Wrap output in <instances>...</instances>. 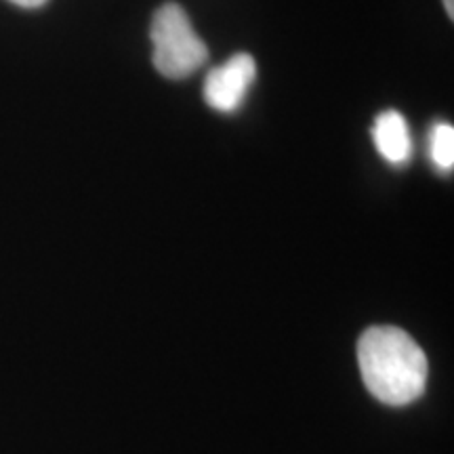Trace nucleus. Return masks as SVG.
<instances>
[{
  "label": "nucleus",
  "mask_w": 454,
  "mask_h": 454,
  "mask_svg": "<svg viewBox=\"0 0 454 454\" xmlns=\"http://www.w3.org/2000/svg\"><path fill=\"white\" fill-rule=\"evenodd\" d=\"M357 364L366 389L387 406L417 402L427 387V356L397 326H371L357 340Z\"/></svg>",
  "instance_id": "f257e3e1"
},
{
  "label": "nucleus",
  "mask_w": 454,
  "mask_h": 454,
  "mask_svg": "<svg viewBox=\"0 0 454 454\" xmlns=\"http://www.w3.org/2000/svg\"><path fill=\"white\" fill-rule=\"evenodd\" d=\"M150 38L154 44V67L170 81L192 76L207 64L208 47L192 27L184 7L175 3L162 4L152 20Z\"/></svg>",
  "instance_id": "f03ea898"
},
{
  "label": "nucleus",
  "mask_w": 454,
  "mask_h": 454,
  "mask_svg": "<svg viewBox=\"0 0 454 454\" xmlns=\"http://www.w3.org/2000/svg\"><path fill=\"white\" fill-rule=\"evenodd\" d=\"M254 81H257V61L253 59V55L238 53L208 72L204 81V101L221 114L236 112Z\"/></svg>",
  "instance_id": "7ed1b4c3"
},
{
  "label": "nucleus",
  "mask_w": 454,
  "mask_h": 454,
  "mask_svg": "<svg viewBox=\"0 0 454 454\" xmlns=\"http://www.w3.org/2000/svg\"><path fill=\"white\" fill-rule=\"evenodd\" d=\"M372 141L377 145V152L389 164L402 167L412 158V135L406 118L400 112L387 110L374 118Z\"/></svg>",
  "instance_id": "20e7f679"
},
{
  "label": "nucleus",
  "mask_w": 454,
  "mask_h": 454,
  "mask_svg": "<svg viewBox=\"0 0 454 454\" xmlns=\"http://www.w3.org/2000/svg\"><path fill=\"white\" fill-rule=\"evenodd\" d=\"M429 156L440 170L450 173L454 167V129L448 122L434 124L429 130Z\"/></svg>",
  "instance_id": "39448f33"
},
{
  "label": "nucleus",
  "mask_w": 454,
  "mask_h": 454,
  "mask_svg": "<svg viewBox=\"0 0 454 454\" xmlns=\"http://www.w3.org/2000/svg\"><path fill=\"white\" fill-rule=\"evenodd\" d=\"M13 4H20V7L24 9H36V7H43L47 0H11Z\"/></svg>",
  "instance_id": "423d86ee"
},
{
  "label": "nucleus",
  "mask_w": 454,
  "mask_h": 454,
  "mask_svg": "<svg viewBox=\"0 0 454 454\" xmlns=\"http://www.w3.org/2000/svg\"><path fill=\"white\" fill-rule=\"evenodd\" d=\"M442 3H444V9H446V13H448V17H454V0H442Z\"/></svg>",
  "instance_id": "0eeeda50"
}]
</instances>
